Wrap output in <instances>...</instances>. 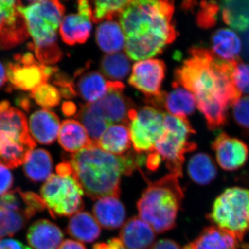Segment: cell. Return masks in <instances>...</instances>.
I'll return each instance as SVG.
<instances>
[{
  "label": "cell",
  "mask_w": 249,
  "mask_h": 249,
  "mask_svg": "<svg viewBox=\"0 0 249 249\" xmlns=\"http://www.w3.org/2000/svg\"><path fill=\"white\" fill-rule=\"evenodd\" d=\"M28 36L25 19L18 11L0 27V49L14 48L27 40Z\"/></svg>",
  "instance_id": "30"
},
{
  "label": "cell",
  "mask_w": 249,
  "mask_h": 249,
  "mask_svg": "<svg viewBox=\"0 0 249 249\" xmlns=\"http://www.w3.org/2000/svg\"><path fill=\"white\" fill-rule=\"evenodd\" d=\"M120 240L127 249H150L155 244V231L139 217L130 218L124 223Z\"/></svg>",
  "instance_id": "17"
},
{
  "label": "cell",
  "mask_w": 249,
  "mask_h": 249,
  "mask_svg": "<svg viewBox=\"0 0 249 249\" xmlns=\"http://www.w3.org/2000/svg\"><path fill=\"white\" fill-rule=\"evenodd\" d=\"M59 143L65 151L74 154L93 145L84 126L79 121L67 119L60 125Z\"/></svg>",
  "instance_id": "22"
},
{
  "label": "cell",
  "mask_w": 249,
  "mask_h": 249,
  "mask_svg": "<svg viewBox=\"0 0 249 249\" xmlns=\"http://www.w3.org/2000/svg\"><path fill=\"white\" fill-rule=\"evenodd\" d=\"M31 97L41 107L48 108L56 107L60 104L61 95L55 87L43 84L31 91Z\"/></svg>",
  "instance_id": "36"
},
{
  "label": "cell",
  "mask_w": 249,
  "mask_h": 249,
  "mask_svg": "<svg viewBox=\"0 0 249 249\" xmlns=\"http://www.w3.org/2000/svg\"><path fill=\"white\" fill-rule=\"evenodd\" d=\"M76 118L84 126L90 140L96 146H97L98 141L106 129L111 126L107 121L91 111L87 104L81 106Z\"/></svg>",
  "instance_id": "32"
},
{
  "label": "cell",
  "mask_w": 249,
  "mask_h": 249,
  "mask_svg": "<svg viewBox=\"0 0 249 249\" xmlns=\"http://www.w3.org/2000/svg\"><path fill=\"white\" fill-rule=\"evenodd\" d=\"M164 128V133L156 142L154 151L165 161L171 174L182 178L185 155L196 148V142L189 141L196 131L186 117H177L168 113H165Z\"/></svg>",
  "instance_id": "8"
},
{
  "label": "cell",
  "mask_w": 249,
  "mask_h": 249,
  "mask_svg": "<svg viewBox=\"0 0 249 249\" xmlns=\"http://www.w3.org/2000/svg\"><path fill=\"white\" fill-rule=\"evenodd\" d=\"M219 166L226 171L242 168L249 159V147L243 141L226 132L218 134L211 145Z\"/></svg>",
  "instance_id": "14"
},
{
  "label": "cell",
  "mask_w": 249,
  "mask_h": 249,
  "mask_svg": "<svg viewBox=\"0 0 249 249\" xmlns=\"http://www.w3.org/2000/svg\"><path fill=\"white\" fill-rule=\"evenodd\" d=\"M125 249V248H124V249Z\"/></svg>",
  "instance_id": "51"
},
{
  "label": "cell",
  "mask_w": 249,
  "mask_h": 249,
  "mask_svg": "<svg viewBox=\"0 0 249 249\" xmlns=\"http://www.w3.org/2000/svg\"><path fill=\"white\" fill-rule=\"evenodd\" d=\"M165 113L152 107L129 112L131 142L137 153L154 151L156 142L165 132Z\"/></svg>",
  "instance_id": "10"
},
{
  "label": "cell",
  "mask_w": 249,
  "mask_h": 249,
  "mask_svg": "<svg viewBox=\"0 0 249 249\" xmlns=\"http://www.w3.org/2000/svg\"><path fill=\"white\" fill-rule=\"evenodd\" d=\"M13 181L12 173L6 167L0 165V196L8 193L12 186Z\"/></svg>",
  "instance_id": "42"
},
{
  "label": "cell",
  "mask_w": 249,
  "mask_h": 249,
  "mask_svg": "<svg viewBox=\"0 0 249 249\" xmlns=\"http://www.w3.org/2000/svg\"><path fill=\"white\" fill-rule=\"evenodd\" d=\"M130 1H96L93 10L92 21L95 23L112 21L119 17Z\"/></svg>",
  "instance_id": "35"
},
{
  "label": "cell",
  "mask_w": 249,
  "mask_h": 249,
  "mask_svg": "<svg viewBox=\"0 0 249 249\" xmlns=\"http://www.w3.org/2000/svg\"><path fill=\"white\" fill-rule=\"evenodd\" d=\"M232 78L239 92L249 94V64L242 62L240 58L233 60Z\"/></svg>",
  "instance_id": "38"
},
{
  "label": "cell",
  "mask_w": 249,
  "mask_h": 249,
  "mask_svg": "<svg viewBox=\"0 0 249 249\" xmlns=\"http://www.w3.org/2000/svg\"><path fill=\"white\" fill-rule=\"evenodd\" d=\"M7 74L4 65L0 62V89L4 86L5 83L7 81Z\"/></svg>",
  "instance_id": "49"
},
{
  "label": "cell",
  "mask_w": 249,
  "mask_h": 249,
  "mask_svg": "<svg viewBox=\"0 0 249 249\" xmlns=\"http://www.w3.org/2000/svg\"><path fill=\"white\" fill-rule=\"evenodd\" d=\"M145 162L146 157L142 153L115 155L91 145L72 154L69 163L84 194L96 200L106 196L119 198L122 175H130Z\"/></svg>",
  "instance_id": "3"
},
{
  "label": "cell",
  "mask_w": 249,
  "mask_h": 249,
  "mask_svg": "<svg viewBox=\"0 0 249 249\" xmlns=\"http://www.w3.org/2000/svg\"><path fill=\"white\" fill-rule=\"evenodd\" d=\"M24 173L34 182L47 181L52 175L53 160L50 153L44 149L32 150L24 163Z\"/></svg>",
  "instance_id": "28"
},
{
  "label": "cell",
  "mask_w": 249,
  "mask_h": 249,
  "mask_svg": "<svg viewBox=\"0 0 249 249\" xmlns=\"http://www.w3.org/2000/svg\"><path fill=\"white\" fill-rule=\"evenodd\" d=\"M165 65L159 59H147L134 64L129 84L142 91L146 97L159 96L164 79Z\"/></svg>",
  "instance_id": "13"
},
{
  "label": "cell",
  "mask_w": 249,
  "mask_h": 249,
  "mask_svg": "<svg viewBox=\"0 0 249 249\" xmlns=\"http://www.w3.org/2000/svg\"><path fill=\"white\" fill-rule=\"evenodd\" d=\"M174 89L169 93L161 91L159 96L146 97L147 101L157 109H165L170 115L186 117L196 110V97L191 92L173 83Z\"/></svg>",
  "instance_id": "15"
},
{
  "label": "cell",
  "mask_w": 249,
  "mask_h": 249,
  "mask_svg": "<svg viewBox=\"0 0 249 249\" xmlns=\"http://www.w3.org/2000/svg\"><path fill=\"white\" fill-rule=\"evenodd\" d=\"M18 12L17 1L0 0V27Z\"/></svg>",
  "instance_id": "41"
},
{
  "label": "cell",
  "mask_w": 249,
  "mask_h": 249,
  "mask_svg": "<svg viewBox=\"0 0 249 249\" xmlns=\"http://www.w3.org/2000/svg\"><path fill=\"white\" fill-rule=\"evenodd\" d=\"M91 18L79 14H70L62 19L60 27L62 40L69 45L85 43L91 31Z\"/></svg>",
  "instance_id": "23"
},
{
  "label": "cell",
  "mask_w": 249,
  "mask_h": 249,
  "mask_svg": "<svg viewBox=\"0 0 249 249\" xmlns=\"http://www.w3.org/2000/svg\"><path fill=\"white\" fill-rule=\"evenodd\" d=\"M206 217L214 227L233 234L243 244L249 230V190L238 186L224 190L214 199Z\"/></svg>",
  "instance_id": "7"
},
{
  "label": "cell",
  "mask_w": 249,
  "mask_h": 249,
  "mask_svg": "<svg viewBox=\"0 0 249 249\" xmlns=\"http://www.w3.org/2000/svg\"><path fill=\"white\" fill-rule=\"evenodd\" d=\"M62 111L66 116H71L76 111V106L72 102H65L62 105Z\"/></svg>",
  "instance_id": "48"
},
{
  "label": "cell",
  "mask_w": 249,
  "mask_h": 249,
  "mask_svg": "<svg viewBox=\"0 0 249 249\" xmlns=\"http://www.w3.org/2000/svg\"><path fill=\"white\" fill-rule=\"evenodd\" d=\"M124 89L122 83L114 81L111 89L101 99L87 105L110 125L114 124H129V112L133 109V103L123 93Z\"/></svg>",
  "instance_id": "12"
},
{
  "label": "cell",
  "mask_w": 249,
  "mask_h": 249,
  "mask_svg": "<svg viewBox=\"0 0 249 249\" xmlns=\"http://www.w3.org/2000/svg\"><path fill=\"white\" fill-rule=\"evenodd\" d=\"M67 232L80 242L91 243L101 235V226L89 213L80 211L70 218Z\"/></svg>",
  "instance_id": "24"
},
{
  "label": "cell",
  "mask_w": 249,
  "mask_h": 249,
  "mask_svg": "<svg viewBox=\"0 0 249 249\" xmlns=\"http://www.w3.org/2000/svg\"><path fill=\"white\" fill-rule=\"evenodd\" d=\"M29 125L34 140L42 145L53 143L58 137L60 120L55 113L48 109H40L33 113Z\"/></svg>",
  "instance_id": "18"
},
{
  "label": "cell",
  "mask_w": 249,
  "mask_h": 249,
  "mask_svg": "<svg viewBox=\"0 0 249 249\" xmlns=\"http://www.w3.org/2000/svg\"><path fill=\"white\" fill-rule=\"evenodd\" d=\"M173 1H130L119 16L129 58L144 60L161 53L176 39Z\"/></svg>",
  "instance_id": "2"
},
{
  "label": "cell",
  "mask_w": 249,
  "mask_h": 249,
  "mask_svg": "<svg viewBox=\"0 0 249 249\" xmlns=\"http://www.w3.org/2000/svg\"><path fill=\"white\" fill-rule=\"evenodd\" d=\"M31 218L22 211L0 205V239L15 235Z\"/></svg>",
  "instance_id": "33"
},
{
  "label": "cell",
  "mask_w": 249,
  "mask_h": 249,
  "mask_svg": "<svg viewBox=\"0 0 249 249\" xmlns=\"http://www.w3.org/2000/svg\"><path fill=\"white\" fill-rule=\"evenodd\" d=\"M161 160V157L157 152L153 151L150 152L146 157L145 163H146L147 168L149 170L155 171L160 167Z\"/></svg>",
  "instance_id": "44"
},
{
  "label": "cell",
  "mask_w": 249,
  "mask_h": 249,
  "mask_svg": "<svg viewBox=\"0 0 249 249\" xmlns=\"http://www.w3.org/2000/svg\"><path fill=\"white\" fill-rule=\"evenodd\" d=\"M124 248V244L120 239H111L106 243H98L93 245V249H123Z\"/></svg>",
  "instance_id": "45"
},
{
  "label": "cell",
  "mask_w": 249,
  "mask_h": 249,
  "mask_svg": "<svg viewBox=\"0 0 249 249\" xmlns=\"http://www.w3.org/2000/svg\"><path fill=\"white\" fill-rule=\"evenodd\" d=\"M0 249H31V248L14 239H1L0 240Z\"/></svg>",
  "instance_id": "43"
},
{
  "label": "cell",
  "mask_w": 249,
  "mask_h": 249,
  "mask_svg": "<svg viewBox=\"0 0 249 249\" xmlns=\"http://www.w3.org/2000/svg\"><path fill=\"white\" fill-rule=\"evenodd\" d=\"M58 72L57 67L42 64L28 52L16 55L14 62L8 64L6 74L13 89L32 91Z\"/></svg>",
  "instance_id": "11"
},
{
  "label": "cell",
  "mask_w": 249,
  "mask_h": 249,
  "mask_svg": "<svg viewBox=\"0 0 249 249\" xmlns=\"http://www.w3.org/2000/svg\"><path fill=\"white\" fill-rule=\"evenodd\" d=\"M188 174L193 182L205 186L215 179L217 169L211 156L204 152H199L190 159Z\"/></svg>",
  "instance_id": "29"
},
{
  "label": "cell",
  "mask_w": 249,
  "mask_h": 249,
  "mask_svg": "<svg viewBox=\"0 0 249 249\" xmlns=\"http://www.w3.org/2000/svg\"><path fill=\"white\" fill-rule=\"evenodd\" d=\"M53 83L58 87L60 95L65 98H71L76 96L73 80L70 79L64 73H55L53 76Z\"/></svg>",
  "instance_id": "40"
},
{
  "label": "cell",
  "mask_w": 249,
  "mask_h": 249,
  "mask_svg": "<svg viewBox=\"0 0 249 249\" xmlns=\"http://www.w3.org/2000/svg\"><path fill=\"white\" fill-rule=\"evenodd\" d=\"M100 68L105 76L116 81L127 76L130 71V62L124 53L109 54L101 60Z\"/></svg>",
  "instance_id": "34"
},
{
  "label": "cell",
  "mask_w": 249,
  "mask_h": 249,
  "mask_svg": "<svg viewBox=\"0 0 249 249\" xmlns=\"http://www.w3.org/2000/svg\"><path fill=\"white\" fill-rule=\"evenodd\" d=\"M17 9L34 40L29 47L37 60L46 65L60 61L62 53L57 43L56 32L65 14L64 5L59 1H30L27 5L17 1Z\"/></svg>",
  "instance_id": "4"
},
{
  "label": "cell",
  "mask_w": 249,
  "mask_h": 249,
  "mask_svg": "<svg viewBox=\"0 0 249 249\" xmlns=\"http://www.w3.org/2000/svg\"><path fill=\"white\" fill-rule=\"evenodd\" d=\"M222 19L237 31L249 29V1H227L221 2Z\"/></svg>",
  "instance_id": "31"
},
{
  "label": "cell",
  "mask_w": 249,
  "mask_h": 249,
  "mask_svg": "<svg viewBox=\"0 0 249 249\" xmlns=\"http://www.w3.org/2000/svg\"><path fill=\"white\" fill-rule=\"evenodd\" d=\"M183 196L178 177L165 175L144 191L137 202L139 217L157 233L171 230L176 225Z\"/></svg>",
  "instance_id": "5"
},
{
  "label": "cell",
  "mask_w": 249,
  "mask_h": 249,
  "mask_svg": "<svg viewBox=\"0 0 249 249\" xmlns=\"http://www.w3.org/2000/svg\"><path fill=\"white\" fill-rule=\"evenodd\" d=\"M60 228L47 219H40L28 230L27 241L34 249H58L63 240Z\"/></svg>",
  "instance_id": "20"
},
{
  "label": "cell",
  "mask_w": 249,
  "mask_h": 249,
  "mask_svg": "<svg viewBox=\"0 0 249 249\" xmlns=\"http://www.w3.org/2000/svg\"><path fill=\"white\" fill-rule=\"evenodd\" d=\"M93 213L101 227L116 229L124 225L126 217L124 205L119 198L106 196L98 199L93 207Z\"/></svg>",
  "instance_id": "21"
},
{
  "label": "cell",
  "mask_w": 249,
  "mask_h": 249,
  "mask_svg": "<svg viewBox=\"0 0 249 249\" xmlns=\"http://www.w3.org/2000/svg\"><path fill=\"white\" fill-rule=\"evenodd\" d=\"M220 6L213 1H201L200 9L196 15V23L203 29L213 27L217 22Z\"/></svg>",
  "instance_id": "37"
},
{
  "label": "cell",
  "mask_w": 249,
  "mask_h": 249,
  "mask_svg": "<svg viewBox=\"0 0 249 249\" xmlns=\"http://www.w3.org/2000/svg\"><path fill=\"white\" fill-rule=\"evenodd\" d=\"M36 146L24 113L9 101L0 103V165L15 168L24 164Z\"/></svg>",
  "instance_id": "6"
},
{
  "label": "cell",
  "mask_w": 249,
  "mask_h": 249,
  "mask_svg": "<svg viewBox=\"0 0 249 249\" xmlns=\"http://www.w3.org/2000/svg\"><path fill=\"white\" fill-rule=\"evenodd\" d=\"M212 53L222 60H235L242 50V42L239 36L229 29H219L211 36Z\"/></svg>",
  "instance_id": "25"
},
{
  "label": "cell",
  "mask_w": 249,
  "mask_h": 249,
  "mask_svg": "<svg viewBox=\"0 0 249 249\" xmlns=\"http://www.w3.org/2000/svg\"><path fill=\"white\" fill-rule=\"evenodd\" d=\"M18 103H19V106H20L24 110H29V107H30V104H29V101H28L27 98H22V99L18 100Z\"/></svg>",
  "instance_id": "50"
},
{
  "label": "cell",
  "mask_w": 249,
  "mask_h": 249,
  "mask_svg": "<svg viewBox=\"0 0 249 249\" xmlns=\"http://www.w3.org/2000/svg\"><path fill=\"white\" fill-rule=\"evenodd\" d=\"M76 94L88 103L99 101L111 89L112 81H107L97 71L80 70L76 72L73 80Z\"/></svg>",
  "instance_id": "16"
},
{
  "label": "cell",
  "mask_w": 249,
  "mask_h": 249,
  "mask_svg": "<svg viewBox=\"0 0 249 249\" xmlns=\"http://www.w3.org/2000/svg\"><path fill=\"white\" fill-rule=\"evenodd\" d=\"M96 38L101 50L109 54L118 53L125 45L124 31L115 21L101 23L96 29Z\"/></svg>",
  "instance_id": "27"
},
{
  "label": "cell",
  "mask_w": 249,
  "mask_h": 249,
  "mask_svg": "<svg viewBox=\"0 0 249 249\" xmlns=\"http://www.w3.org/2000/svg\"><path fill=\"white\" fill-rule=\"evenodd\" d=\"M40 193L45 207L54 218L73 215L84 208V192L71 174H52Z\"/></svg>",
  "instance_id": "9"
},
{
  "label": "cell",
  "mask_w": 249,
  "mask_h": 249,
  "mask_svg": "<svg viewBox=\"0 0 249 249\" xmlns=\"http://www.w3.org/2000/svg\"><path fill=\"white\" fill-rule=\"evenodd\" d=\"M231 107L236 124L245 132H249V96H241Z\"/></svg>",
  "instance_id": "39"
},
{
  "label": "cell",
  "mask_w": 249,
  "mask_h": 249,
  "mask_svg": "<svg viewBox=\"0 0 249 249\" xmlns=\"http://www.w3.org/2000/svg\"><path fill=\"white\" fill-rule=\"evenodd\" d=\"M58 249H86L83 244L77 241L67 240L62 242Z\"/></svg>",
  "instance_id": "47"
},
{
  "label": "cell",
  "mask_w": 249,
  "mask_h": 249,
  "mask_svg": "<svg viewBox=\"0 0 249 249\" xmlns=\"http://www.w3.org/2000/svg\"><path fill=\"white\" fill-rule=\"evenodd\" d=\"M240 245L242 242L233 234L216 227H208L183 249H240Z\"/></svg>",
  "instance_id": "19"
},
{
  "label": "cell",
  "mask_w": 249,
  "mask_h": 249,
  "mask_svg": "<svg viewBox=\"0 0 249 249\" xmlns=\"http://www.w3.org/2000/svg\"><path fill=\"white\" fill-rule=\"evenodd\" d=\"M150 249H182L175 241L164 239L156 242Z\"/></svg>",
  "instance_id": "46"
},
{
  "label": "cell",
  "mask_w": 249,
  "mask_h": 249,
  "mask_svg": "<svg viewBox=\"0 0 249 249\" xmlns=\"http://www.w3.org/2000/svg\"><path fill=\"white\" fill-rule=\"evenodd\" d=\"M129 127L125 124H116L109 126L97 142V146L108 153L122 155L131 145Z\"/></svg>",
  "instance_id": "26"
},
{
  "label": "cell",
  "mask_w": 249,
  "mask_h": 249,
  "mask_svg": "<svg viewBox=\"0 0 249 249\" xmlns=\"http://www.w3.org/2000/svg\"><path fill=\"white\" fill-rule=\"evenodd\" d=\"M189 53L191 57L175 71L174 83L194 95L208 127H221L228 120L229 106L242 96L232 81L233 60L218 58L201 47H192Z\"/></svg>",
  "instance_id": "1"
}]
</instances>
